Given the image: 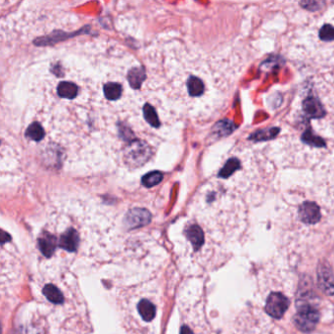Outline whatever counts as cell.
<instances>
[{
  "label": "cell",
  "mask_w": 334,
  "mask_h": 334,
  "mask_svg": "<svg viewBox=\"0 0 334 334\" xmlns=\"http://www.w3.org/2000/svg\"><path fill=\"white\" fill-rule=\"evenodd\" d=\"M180 334H194L193 332H192V330L188 327V326H186V325H183L182 327H181V329H180Z\"/></svg>",
  "instance_id": "cell-27"
},
{
  "label": "cell",
  "mask_w": 334,
  "mask_h": 334,
  "mask_svg": "<svg viewBox=\"0 0 334 334\" xmlns=\"http://www.w3.org/2000/svg\"><path fill=\"white\" fill-rule=\"evenodd\" d=\"M150 156V150L147 143L141 141H135L127 144L125 147L124 157L128 165L141 166L147 162Z\"/></svg>",
  "instance_id": "cell-2"
},
{
  "label": "cell",
  "mask_w": 334,
  "mask_h": 334,
  "mask_svg": "<svg viewBox=\"0 0 334 334\" xmlns=\"http://www.w3.org/2000/svg\"><path fill=\"white\" fill-rule=\"evenodd\" d=\"M59 246L66 251L75 252L79 246V234L74 229H68L61 236L59 240Z\"/></svg>",
  "instance_id": "cell-8"
},
{
  "label": "cell",
  "mask_w": 334,
  "mask_h": 334,
  "mask_svg": "<svg viewBox=\"0 0 334 334\" xmlns=\"http://www.w3.org/2000/svg\"><path fill=\"white\" fill-rule=\"evenodd\" d=\"M303 110L311 119H320L325 116V110L315 96H309L303 101Z\"/></svg>",
  "instance_id": "cell-6"
},
{
  "label": "cell",
  "mask_w": 334,
  "mask_h": 334,
  "mask_svg": "<svg viewBox=\"0 0 334 334\" xmlns=\"http://www.w3.org/2000/svg\"><path fill=\"white\" fill-rule=\"evenodd\" d=\"M319 207L314 202H305L299 208L300 220L308 225L317 224L320 220Z\"/></svg>",
  "instance_id": "cell-5"
},
{
  "label": "cell",
  "mask_w": 334,
  "mask_h": 334,
  "mask_svg": "<svg viewBox=\"0 0 334 334\" xmlns=\"http://www.w3.org/2000/svg\"><path fill=\"white\" fill-rule=\"evenodd\" d=\"M333 279V275L328 265L321 264L318 269V282L322 291L328 295H332L334 293Z\"/></svg>",
  "instance_id": "cell-7"
},
{
  "label": "cell",
  "mask_w": 334,
  "mask_h": 334,
  "mask_svg": "<svg viewBox=\"0 0 334 334\" xmlns=\"http://www.w3.org/2000/svg\"><path fill=\"white\" fill-rule=\"evenodd\" d=\"M319 38L323 41L334 40V27L331 25H324L319 31Z\"/></svg>",
  "instance_id": "cell-24"
},
{
  "label": "cell",
  "mask_w": 334,
  "mask_h": 334,
  "mask_svg": "<svg viewBox=\"0 0 334 334\" xmlns=\"http://www.w3.org/2000/svg\"><path fill=\"white\" fill-rule=\"evenodd\" d=\"M44 296L54 304H62L64 302V297L62 292L53 284L46 285L42 290Z\"/></svg>",
  "instance_id": "cell-15"
},
{
  "label": "cell",
  "mask_w": 334,
  "mask_h": 334,
  "mask_svg": "<svg viewBox=\"0 0 334 334\" xmlns=\"http://www.w3.org/2000/svg\"><path fill=\"white\" fill-rule=\"evenodd\" d=\"M235 126L233 123L231 121H229V120H224V121H221L219 123L216 124L215 126V129H216V132L220 136H228L229 133H231L233 130H234Z\"/></svg>",
  "instance_id": "cell-23"
},
{
  "label": "cell",
  "mask_w": 334,
  "mask_h": 334,
  "mask_svg": "<svg viewBox=\"0 0 334 334\" xmlns=\"http://www.w3.org/2000/svg\"><path fill=\"white\" fill-rule=\"evenodd\" d=\"M186 234H187V237H188L189 241L192 243V245L196 250L203 245V243H204V233H203V230L201 229L200 227H198L197 225L190 226L186 231Z\"/></svg>",
  "instance_id": "cell-13"
},
{
  "label": "cell",
  "mask_w": 334,
  "mask_h": 334,
  "mask_svg": "<svg viewBox=\"0 0 334 334\" xmlns=\"http://www.w3.org/2000/svg\"><path fill=\"white\" fill-rule=\"evenodd\" d=\"M319 314L312 305L303 304L294 317L296 327L303 332H311L317 326Z\"/></svg>",
  "instance_id": "cell-1"
},
{
  "label": "cell",
  "mask_w": 334,
  "mask_h": 334,
  "mask_svg": "<svg viewBox=\"0 0 334 334\" xmlns=\"http://www.w3.org/2000/svg\"><path fill=\"white\" fill-rule=\"evenodd\" d=\"M301 5L306 8V9H309V10H312V11H315L317 9H319V3L318 2H316V1H309V2H302Z\"/></svg>",
  "instance_id": "cell-25"
},
{
  "label": "cell",
  "mask_w": 334,
  "mask_h": 334,
  "mask_svg": "<svg viewBox=\"0 0 334 334\" xmlns=\"http://www.w3.org/2000/svg\"><path fill=\"white\" fill-rule=\"evenodd\" d=\"M79 93V87L69 81L61 82L57 87V94L61 98L74 99Z\"/></svg>",
  "instance_id": "cell-10"
},
{
  "label": "cell",
  "mask_w": 334,
  "mask_h": 334,
  "mask_svg": "<svg viewBox=\"0 0 334 334\" xmlns=\"http://www.w3.org/2000/svg\"><path fill=\"white\" fill-rule=\"evenodd\" d=\"M187 89L190 96L198 97L204 93L205 86L202 80L196 77H190L187 81Z\"/></svg>",
  "instance_id": "cell-16"
},
{
  "label": "cell",
  "mask_w": 334,
  "mask_h": 334,
  "mask_svg": "<svg viewBox=\"0 0 334 334\" xmlns=\"http://www.w3.org/2000/svg\"><path fill=\"white\" fill-rule=\"evenodd\" d=\"M151 221V214L145 209L136 208L128 212L125 216L124 223L129 229H138L148 225Z\"/></svg>",
  "instance_id": "cell-4"
},
{
  "label": "cell",
  "mask_w": 334,
  "mask_h": 334,
  "mask_svg": "<svg viewBox=\"0 0 334 334\" xmlns=\"http://www.w3.org/2000/svg\"><path fill=\"white\" fill-rule=\"evenodd\" d=\"M22 334H43L40 328L35 326H29L23 330Z\"/></svg>",
  "instance_id": "cell-26"
},
{
  "label": "cell",
  "mask_w": 334,
  "mask_h": 334,
  "mask_svg": "<svg viewBox=\"0 0 334 334\" xmlns=\"http://www.w3.org/2000/svg\"><path fill=\"white\" fill-rule=\"evenodd\" d=\"M302 141H304L306 144L314 146V147H325V141H323L321 138L316 136L312 128L309 127L308 129H306L302 136Z\"/></svg>",
  "instance_id": "cell-18"
},
{
  "label": "cell",
  "mask_w": 334,
  "mask_h": 334,
  "mask_svg": "<svg viewBox=\"0 0 334 334\" xmlns=\"http://www.w3.org/2000/svg\"><path fill=\"white\" fill-rule=\"evenodd\" d=\"M289 299L282 293H272L266 300L265 312L275 318H281L289 307Z\"/></svg>",
  "instance_id": "cell-3"
},
{
  "label": "cell",
  "mask_w": 334,
  "mask_h": 334,
  "mask_svg": "<svg viewBox=\"0 0 334 334\" xmlns=\"http://www.w3.org/2000/svg\"><path fill=\"white\" fill-rule=\"evenodd\" d=\"M45 136L43 127L38 123H33L26 130V137L31 141H41Z\"/></svg>",
  "instance_id": "cell-19"
},
{
  "label": "cell",
  "mask_w": 334,
  "mask_h": 334,
  "mask_svg": "<svg viewBox=\"0 0 334 334\" xmlns=\"http://www.w3.org/2000/svg\"><path fill=\"white\" fill-rule=\"evenodd\" d=\"M239 168H240V162L238 159H229V161L226 163L225 167L220 171L219 176L223 177V178H228Z\"/></svg>",
  "instance_id": "cell-20"
},
{
  "label": "cell",
  "mask_w": 334,
  "mask_h": 334,
  "mask_svg": "<svg viewBox=\"0 0 334 334\" xmlns=\"http://www.w3.org/2000/svg\"><path fill=\"white\" fill-rule=\"evenodd\" d=\"M163 176H164L163 174L160 172H151V173H148L145 176H142L141 181L144 186L152 187L161 182V180L163 179Z\"/></svg>",
  "instance_id": "cell-22"
},
{
  "label": "cell",
  "mask_w": 334,
  "mask_h": 334,
  "mask_svg": "<svg viewBox=\"0 0 334 334\" xmlns=\"http://www.w3.org/2000/svg\"><path fill=\"white\" fill-rule=\"evenodd\" d=\"M103 94L106 98L110 101H116L118 100L121 95L123 94V88L118 83H108L103 87Z\"/></svg>",
  "instance_id": "cell-14"
},
{
  "label": "cell",
  "mask_w": 334,
  "mask_h": 334,
  "mask_svg": "<svg viewBox=\"0 0 334 334\" xmlns=\"http://www.w3.org/2000/svg\"><path fill=\"white\" fill-rule=\"evenodd\" d=\"M143 116L146 122L149 123L150 125L154 127H158L160 125V121H159L158 115L156 110L149 104L144 106L143 108Z\"/></svg>",
  "instance_id": "cell-21"
},
{
  "label": "cell",
  "mask_w": 334,
  "mask_h": 334,
  "mask_svg": "<svg viewBox=\"0 0 334 334\" xmlns=\"http://www.w3.org/2000/svg\"><path fill=\"white\" fill-rule=\"evenodd\" d=\"M38 245L41 253L45 257H50L56 249V238L48 232L44 233V235L38 239Z\"/></svg>",
  "instance_id": "cell-9"
},
{
  "label": "cell",
  "mask_w": 334,
  "mask_h": 334,
  "mask_svg": "<svg viewBox=\"0 0 334 334\" xmlns=\"http://www.w3.org/2000/svg\"><path fill=\"white\" fill-rule=\"evenodd\" d=\"M281 131L280 127H269V128H264V129H260L257 130L255 132H253L250 137L249 140L251 141H256V142H260V141H266L274 140L279 132Z\"/></svg>",
  "instance_id": "cell-11"
},
{
  "label": "cell",
  "mask_w": 334,
  "mask_h": 334,
  "mask_svg": "<svg viewBox=\"0 0 334 334\" xmlns=\"http://www.w3.org/2000/svg\"><path fill=\"white\" fill-rule=\"evenodd\" d=\"M145 80V72L141 68H133L127 73V81L130 87L135 88H141Z\"/></svg>",
  "instance_id": "cell-17"
},
{
  "label": "cell",
  "mask_w": 334,
  "mask_h": 334,
  "mask_svg": "<svg viewBox=\"0 0 334 334\" xmlns=\"http://www.w3.org/2000/svg\"><path fill=\"white\" fill-rule=\"evenodd\" d=\"M138 309L145 321H150L156 316V307L149 300H141L138 305Z\"/></svg>",
  "instance_id": "cell-12"
}]
</instances>
